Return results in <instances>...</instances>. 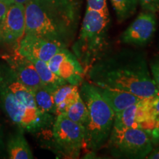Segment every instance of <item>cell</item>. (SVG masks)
Segmentation results:
<instances>
[{
    "mask_svg": "<svg viewBox=\"0 0 159 159\" xmlns=\"http://www.w3.org/2000/svg\"><path fill=\"white\" fill-rule=\"evenodd\" d=\"M89 82L132 93L141 99L159 94L144 55L131 49L107 52L85 73Z\"/></svg>",
    "mask_w": 159,
    "mask_h": 159,
    "instance_id": "obj_1",
    "label": "cell"
},
{
    "mask_svg": "<svg viewBox=\"0 0 159 159\" xmlns=\"http://www.w3.org/2000/svg\"><path fill=\"white\" fill-rule=\"evenodd\" d=\"M25 9V34L57 41L66 47L74 39L78 24L45 0H30Z\"/></svg>",
    "mask_w": 159,
    "mask_h": 159,
    "instance_id": "obj_2",
    "label": "cell"
},
{
    "mask_svg": "<svg viewBox=\"0 0 159 159\" xmlns=\"http://www.w3.org/2000/svg\"><path fill=\"white\" fill-rule=\"evenodd\" d=\"M109 24V13L86 8L78 38L71 47L85 73L108 52Z\"/></svg>",
    "mask_w": 159,
    "mask_h": 159,
    "instance_id": "obj_3",
    "label": "cell"
},
{
    "mask_svg": "<svg viewBox=\"0 0 159 159\" xmlns=\"http://www.w3.org/2000/svg\"><path fill=\"white\" fill-rule=\"evenodd\" d=\"M79 92L89 112L83 148L89 152H96L108 142L113 129L115 113L93 83L83 81Z\"/></svg>",
    "mask_w": 159,
    "mask_h": 159,
    "instance_id": "obj_4",
    "label": "cell"
},
{
    "mask_svg": "<svg viewBox=\"0 0 159 159\" xmlns=\"http://www.w3.org/2000/svg\"><path fill=\"white\" fill-rule=\"evenodd\" d=\"M0 103L7 116L20 130L30 133L43 131L53 125L54 115L41 112L38 108L20 103L7 87L0 84Z\"/></svg>",
    "mask_w": 159,
    "mask_h": 159,
    "instance_id": "obj_5",
    "label": "cell"
},
{
    "mask_svg": "<svg viewBox=\"0 0 159 159\" xmlns=\"http://www.w3.org/2000/svg\"><path fill=\"white\" fill-rule=\"evenodd\" d=\"M106 144L111 156L118 158H146L153 149L148 134L138 128L122 130L112 129Z\"/></svg>",
    "mask_w": 159,
    "mask_h": 159,
    "instance_id": "obj_6",
    "label": "cell"
},
{
    "mask_svg": "<svg viewBox=\"0 0 159 159\" xmlns=\"http://www.w3.org/2000/svg\"><path fill=\"white\" fill-rule=\"evenodd\" d=\"M51 133L55 150L61 156L67 158H78L84 145V126L61 114L55 116Z\"/></svg>",
    "mask_w": 159,
    "mask_h": 159,
    "instance_id": "obj_7",
    "label": "cell"
},
{
    "mask_svg": "<svg viewBox=\"0 0 159 159\" xmlns=\"http://www.w3.org/2000/svg\"><path fill=\"white\" fill-rule=\"evenodd\" d=\"M49 69L69 84L80 86L84 81L85 71L77 57L67 49H61L47 62Z\"/></svg>",
    "mask_w": 159,
    "mask_h": 159,
    "instance_id": "obj_8",
    "label": "cell"
},
{
    "mask_svg": "<svg viewBox=\"0 0 159 159\" xmlns=\"http://www.w3.org/2000/svg\"><path fill=\"white\" fill-rule=\"evenodd\" d=\"M157 20L156 13L144 11L121 35L123 43L136 47H143L150 42L156 33Z\"/></svg>",
    "mask_w": 159,
    "mask_h": 159,
    "instance_id": "obj_9",
    "label": "cell"
},
{
    "mask_svg": "<svg viewBox=\"0 0 159 159\" xmlns=\"http://www.w3.org/2000/svg\"><path fill=\"white\" fill-rule=\"evenodd\" d=\"M65 47H67L57 41L34 35L25 34L18 43L16 50L26 57H35L47 63L52 57Z\"/></svg>",
    "mask_w": 159,
    "mask_h": 159,
    "instance_id": "obj_10",
    "label": "cell"
},
{
    "mask_svg": "<svg viewBox=\"0 0 159 159\" xmlns=\"http://www.w3.org/2000/svg\"><path fill=\"white\" fill-rule=\"evenodd\" d=\"M25 34V9L21 4L13 3L9 6L0 33V41L15 44L18 43Z\"/></svg>",
    "mask_w": 159,
    "mask_h": 159,
    "instance_id": "obj_11",
    "label": "cell"
},
{
    "mask_svg": "<svg viewBox=\"0 0 159 159\" xmlns=\"http://www.w3.org/2000/svg\"><path fill=\"white\" fill-rule=\"evenodd\" d=\"M4 58L18 80L30 90L33 91L43 86L34 65L27 57L16 50L13 55H5Z\"/></svg>",
    "mask_w": 159,
    "mask_h": 159,
    "instance_id": "obj_12",
    "label": "cell"
},
{
    "mask_svg": "<svg viewBox=\"0 0 159 159\" xmlns=\"http://www.w3.org/2000/svg\"><path fill=\"white\" fill-rule=\"evenodd\" d=\"M138 128L148 134L152 144H159V94L141 99Z\"/></svg>",
    "mask_w": 159,
    "mask_h": 159,
    "instance_id": "obj_13",
    "label": "cell"
},
{
    "mask_svg": "<svg viewBox=\"0 0 159 159\" xmlns=\"http://www.w3.org/2000/svg\"><path fill=\"white\" fill-rule=\"evenodd\" d=\"M0 84L7 87L21 104L31 108H37L33 91L18 80L8 66L0 64Z\"/></svg>",
    "mask_w": 159,
    "mask_h": 159,
    "instance_id": "obj_14",
    "label": "cell"
},
{
    "mask_svg": "<svg viewBox=\"0 0 159 159\" xmlns=\"http://www.w3.org/2000/svg\"><path fill=\"white\" fill-rule=\"evenodd\" d=\"M96 86L99 94L114 113H117L128 108V106L138 102L142 99L128 91L110 87H101L97 85Z\"/></svg>",
    "mask_w": 159,
    "mask_h": 159,
    "instance_id": "obj_15",
    "label": "cell"
},
{
    "mask_svg": "<svg viewBox=\"0 0 159 159\" xmlns=\"http://www.w3.org/2000/svg\"><path fill=\"white\" fill-rule=\"evenodd\" d=\"M19 129L12 134L7 142V152L8 158L11 159H32L33 155L23 134Z\"/></svg>",
    "mask_w": 159,
    "mask_h": 159,
    "instance_id": "obj_16",
    "label": "cell"
},
{
    "mask_svg": "<svg viewBox=\"0 0 159 159\" xmlns=\"http://www.w3.org/2000/svg\"><path fill=\"white\" fill-rule=\"evenodd\" d=\"M79 96L78 85L66 83L55 89L53 92V97L56 108V116L63 114Z\"/></svg>",
    "mask_w": 159,
    "mask_h": 159,
    "instance_id": "obj_17",
    "label": "cell"
},
{
    "mask_svg": "<svg viewBox=\"0 0 159 159\" xmlns=\"http://www.w3.org/2000/svg\"><path fill=\"white\" fill-rule=\"evenodd\" d=\"M140 101L119 112L115 113L114 125H113L114 130H122L127 128H138Z\"/></svg>",
    "mask_w": 159,
    "mask_h": 159,
    "instance_id": "obj_18",
    "label": "cell"
},
{
    "mask_svg": "<svg viewBox=\"0 0 159 159\" xmlns=\"http://www.w3.org/2000/svg\"><path fill=\"white\" fill-rule=\"evenodd\" d=\"M27 59L30 60L34 65L35 69H36L39 76L42 82L43 86L47 87L53 90H55L61 85H64L66 82L60 77L57 76L52 71L49 69L48 64L47 62L41 61V60L35 58V57H28Z\"/></svg>",
    "mask_w": 159,
    "mask_h": 159,
    "instance_id": "obj_19",
    "label": "cell"
},
{
    "mask_svg": "<svg viewBox=\"0 0 159 159\" xmlns=\"http://www.w3.org/2000/svg\"><path fill=\"white\" fill-rule=\"evenodd\" d=\"M55 90L42 86L33 91L37 108L41 112L56 116V108L53 97Z\"/></svg>",
    "mask_w": 159,
    "mask_h": 159,
    "instance_id": "obj_20",
    "label": "cell"
},
{
    "mask_svg": "<svg viewBox=\"0 0 159 159\" xmlns=\"http://www.w3.org/2000/svg\"><path fill=\"white\" fill-rule=\"evenodd\" d=\"M63 114L70 119L71 120L82 125L85 128L88 123V109L81 98L80 95L66 109Z\"/></svg>",
    "mask_w": 159,
    "mask_h": 159,
    "instance_id": "obj_21",
    "label": "cell"
},
{
    "mask_svg": "<svg viewBox=\"0 0 159 159\" xmlns=\"http://www.w3.org/2000/svg\"><path fill=\"white\" fill-rule=\"evenodd\" d=\"M75 23L78 24L81 0H45Z\"/></svg>",
    "mask_w": 159,
    "mask_h": 159,
    "instance_id": "obj_22",
    "label": "cell"
},
{
    "mask_svg": "<svg viewBox=\"0 0 159 159\" xmlns=\"http://www.w3.org/2000/svg\"><path fill=\"white\" fill-rule=\"evenodd\" d=\"M119 23L124 22L136 12L139 0H111Z\"/></svg>",
    "mask_w": 159,
    "mask_h": 159,
    "instance_id": "obj_23",
    "label": "cell"
},
{
    "mask_svg": "<svg viewBox=\"0 0 159 159\" xmlns=\"http://www.w3.org/2000/svg\"><path fill=\"white\" fill-rule=\"evenodd\" d=\"M87 8L109 13L106 0H87Z\"/></svg>",
    "mask_w": 159,
    "mask_h": 159,
    "instance_id": "obj_24",
    "label": "cell"
},
{
    "mask_svg": "<svg viewBox=\"0 0 159 159\" xmlns=\"http://www.w3.org/2000/svg\"><path fill=\"white\" fill-rule=\"evenodd\" d=\"M150 67L152 77L153 79L157 89L159 91V56L155 57L152 60L150 64Z\"/></svg>",
    "mask_w": 159,
    "mask_h": 159,
    "instance_id": "obj_25",
    "label": "cell"
},
{
    "mask_svg": "<svg viewBox=\"0 0 159 159\" xmlns=\"http://www.w3.org/2000/svg\"><path fill=\"white\" fill-rule=\"evenodd\" d=\"M144 11L156 13L159 11V0H139Z\"/></svg>",
    "mask_w": 159,
    "mask_h": 159,
    "instance_id": "obj_26",
    "label": "cell"
},
{
    "mask_svg": "<svg viewBox=\"0 0 159 159\" xmlns=\"http://www.w3.org/2000/svg\"><path fill=\"white\" fill-rule=\"evenodd\" d=\"M9 5H7L5 3L0 2V33H1L2 27L4 22V19H5L6 13H7V9L9 7Z\"/></svg>",
    "mask_w": 159,
    "mask_h": 159,
    "instance_id": "obj_27",
    "label": "cell"
},
{
    "mask_svg": "<svg viewBox=\"0 0 159 159\" xmlns=\"http://www.w3.org/2000/svg\"><path fill=\"white\" fill-rule=\"evenodd\" d=\"M146 158L149 159H159V147L156 149H152L151 152L148 155Z\"/></svg>",
    "mask_w": 159,
    "mask_h": 159,
    "instance_id": "obj_28",
    "label": "cell"
},
{
    "mask_svg": "<svg viewBox=\"0 0 159 159\" xmlns=\"http://www.w3.org/2000/svg\"><path fill=\"white\" fill-rule=\"evenodd\" d=\"M30 1V0H13V2L17 4H21V5H25L26 4Z\"/></svg>",
    "mask_w": 159,
    "mask_h": 159,
    "instance_id": "obj_29",
    "label": "cell"
},
{
    "mask_svg": "<svg viewBox=\"0 0 159 159\" xmlns=\"http://www.w3.org/2000/svg\"><path fill=\"white\" fill-rule=\"evenodd\" d=\"M0 2L5 3V4H7V5H11L13 3H14L13 2V0H0Z\"/></svg>",
    "mask_w": 159,
    "mask_h": 159,
    "instance_id": "obj_30",
    "label": "cell"
},
{
    "mask_svg": "<svg viewBox=\"0 0 159 159\" xmlns=\"http://www.w3.org/2000/svg\"><path fill=\"white\" fill-rule=\"evenodd\" d=\"M3 134H2V127L1 125H0V144H3Z\"/></svg>",
    "mask_w": 159,
    "mask_h": 159,
    "instance_id": "obj_31",
    "label": "cell"
},
{
    "mask_svg": "<svg viewBox=\"0 0 159 159\" xmlns=\"http://www.w3.org/2000/svg\"><path fill=\"white\" fill-rule=\"evenodd\" d=\"M2 147H3V144H0V152H1L2 149Z\"/></svg>",
    "mask_w": 159,
    "mask_h": 159,
    "instance_id": "obj_32",
    "label": "cell"
}]
</instances>
